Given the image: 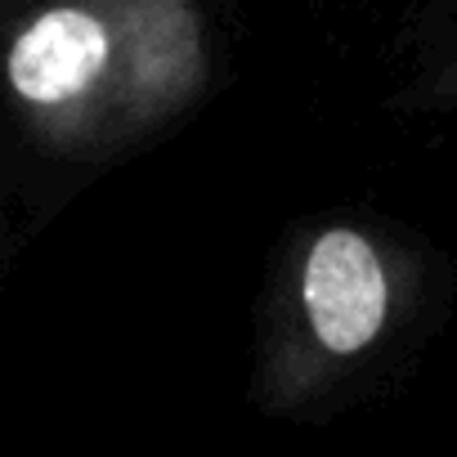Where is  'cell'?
Listing matches in <instances>:
<instances>
[{"mask_svg": "<svg viewBox=\"0 0 457 457\" xmlns=\"http://www.w3.org/2000/svg\"><path fill=\"white\" fill-rule=\"evenodd\" d=\"M211 81L197 0H50L5 46L28 130L59 153H112L179 117Z\"/></svg>", "mask_w": 457, "mask_h": 457, "instance_id": "1", "label": "cell"}, {"mask_svg": "<svg viewBox=\"0 0 457 457\" xmlns=\"http://www.w3.org/2000/svg\"><path fill=\"white\" fill-rule=\"evenodd\" d=\"M408 274L368 228L328 224L305 243L270 323L256 399L301 412L341 386L399 323Z\"/></svg>", "mask_w": 457, "mask_h": 457, "instance_id": "2", "label": "cell"}, {"mask_svg": "<svg viewBox=\"0 0 457 457\" xmlns=\"http://www.w3.org/2000/svg\"><path fill=\"white\" fill-rule=\"evenodd\" d=\"M403 108H426V112H457V50L439 59L403 99Z\"/></svg>", "mask_w": 457, "mask_h": 457, "instance_id": "3", "label": "cell"}]
</instances>
